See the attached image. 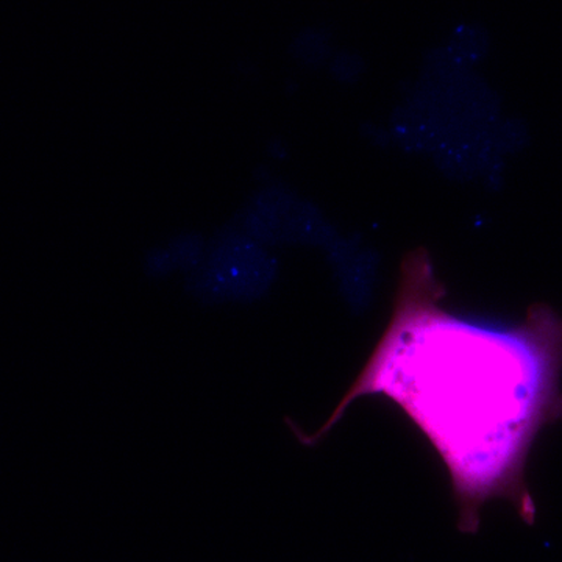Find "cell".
I'll list each match as a JSON object with an SVG mask.
<instances>
[{
  "mask_svg": "<svg viewBox=\"0 0 562 562\" xmlns=\"http://www.w3.org/2000/svg\"><path fill=\"white\" fill-rule=\"evenodd\" d=\"M424 254L402 268L394 313L357 379L319 430L288 425L316 446L351 403L380 395L397 405L438 453L458 530L476 535L487 502L505 501L527 525L536 503L527 464L539 432L562 419V317L532 306L519 324L450 313Z\"/></svg>",
  "mask_w": 562,
  "mask_h": 562,
  "instance_id": "cell-1",
  "label": "cell"
}]
</instances>
